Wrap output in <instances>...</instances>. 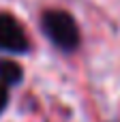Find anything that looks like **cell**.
Returning <instances> with one entry per match:
<instances>
[{
	"label": "cell",
	"instance_id": "obj_3",
	"mask_svg": "<svg viewBox=\"0 0 120 122\" xmlns=\"http://www.w3.org/2000/svg\"><path fill=\"white\" fill-rule=\"evenodd\" d=\"M21 79V66L11 60H0V84L11 86Z\"/></svg>",
	"mask_w": 120,
	"mask_h": 122
},
{
	"label": "cell",
	"instance_id": "obj_1",
	"mask_svg": "<svg viewBox=\"0 0 120 122\" xmlns=\"http://www.w3.org/2000/svg\"><path fill=\"white\" fill-rule=\"evenodd\" d=\"M43 30L64 51H73L79 45V28L67 11H47L43 15Z\"/></svg>",
	"mask_w": 120,
	"mask_h": 122
},
{
	"label": "cell",
	"instance_id": "obj_4",
	"mask_svg": "<svg viewBox=\"0 0 120 122\" xmlns=\"http://www.w3.org/2000/svg\"><path fill=\"white\" fill-rule=\"evenodd\" d=\"M6 101H9V90L4 84H0V112L6 107Z\"/></svg>",
	"mask_w": 120,
	"mask_h": 122
},
{
	"label": "cell",
	"instance_id": "obj_2",
	"mask_svg": "<svg viewBox=\"0 0 120 122\" xmlns=\"http://www.w3.org/2000/svg\"><path fill=\"white\" fill-rule=\"evenodd\" d=\"M0 49L9 54L28 51V36L24 26L9 13H0Z\"/></svg>",
	"mask_w": 120,
	"mask_h": 122
}]
</instances>
